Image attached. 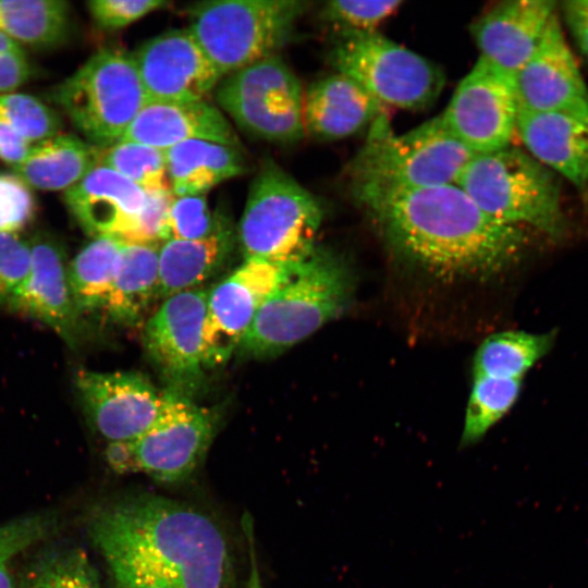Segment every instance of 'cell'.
<instances>
[{
	"label": "cell",
	"mask_w": 588,
	"mask_h": 588,
	"mask_svg": "<svg viewBox=\"0 0 588 588\" xmlns=\"http://www.w3.org/2000/svg\"><path fill=\"white\" fill-rule=\"evenodd\" d=\"M354 197L393 253L443 281L498 275L529 243L524 228L495 221L455 183Z\"/></svg>",
	"instance_id": "1"
},
{
	"label": "cell",
	"mask_w": 588,
	"mask_h": 588,
	"mask_svg": "<svg viewBox=\"0 0 588 588\" xmlns=\"http://www.w3.org/2000/svg\"><path fill=\"white\" fill-rule=\"evenodd\" d=\"M87 534L98 551L140 562L177 588H233L223 530L182 502L149 493L108 501L90 512Z\"/></svg>",
	"instance_id": "2"
},
{
	"label": "cell",
	"mask_w": 588,
	"mask_h": 588,
	"mask_svg": "<svg viewBox=\"0 0 588 588\" xmlns=\"http://www.w3.org/2000/svg\"><path fill=\"white\" fill-rule=\"evenodd\" d=\"M353 291L346 264L315 246L286 265L282 280L260 307L238 348L254 357L280 354L342 314Z\"/></svg>",
	"instance_id": "3"
},
{
	"label": "cell",
	"mask_w": 588,
	"mask_h": 588,
	"mask_svg": "<svg viewBox=\"0 0 588 588\" xmlns=\"http://www.w3.org/2000/svg\"><path fill=\"white\" fill-rule=\"evenodd\" d=\"M473 154L440 115L394 134L384 114L350 166L353 195L416 189L455 183Z\"/></svg>",
	"instance_id": "4"
},
{
	"label": "cell",
	"mask_w": 588,
	"mask_h": 588,
	"mask_svg": "<svg viewBox=\"0 0 588 588\" xmlns=\"http://www.w3.org/2000/svg\"><path fill=\"white\" fill-rule=\"evenodd\" d=\"M455 184L495 221L532 228L554 241L566 234L555 175L516 147L474 155Z\"/></svg>",
	"instance_id": "5"
},
{
	"label": "cell",
	"mask_w": 588,
	"mask_h": 588,
	"mask_svg": "<svg viewBox=\"0 0 588 588\" xmlns=\"http://www.w3.org/2000/svg\"><path fill=\"white\" fill-rule=\"evenodd\" d=\"M305 10L298 0L205 1L189 8L188 30L223 77L278 54Z\"/></svg>",
	"instance_id": "6"
},
{
	"label": "cell",
	"mask_w": 588,
	"mask_h": 588,
	"mask_svg": "<svg viewBox=\"0 0 588 588\" xmlns=\"http://www.w3.org/2000/svg\"><path fill=\"white\" fill-rule=\"evenodd\" d=\"M49 98L99 148L120 142L147 102L132 54L113 49L93 54Z\"/></svg>",
	"instance_id": "7"
},
{
	"label": "cell",
	"mask_w": 588,
	"mask_h": 588,
	"mask_svg": "<svg viewBox=\"0 0 588 588\" xmlns=\"http://www.w3.org/2000/svg\"><path fill=\"white\" fill-rule=\"evenodd\" d=\"M322 212L315 197L272 162L262 167L248 193L238 225L245 259L287 265L315 247Z\"/></svg>",
	"instance_id": "8"
},
{
	"label": "cell",
	"mask_w": 588,
	"mask_h": 588,
	"mask_svg": "<svg viewBox=\"0 0 588 588\" xmlns=\"http://www.w3.org/2000/svg\"><path fill=\"white\" fill-rule=\"evenodd\" d=\"M331 63L381 105L400 109L427 108L444 85L436 64L375 30H344L331 51Z\"/></svg>",
	"instance_id": "9"
},
{
	"label": "cell",
	"mask_w": 588,
	"mask_h": 588,
	"mask_svg": "<svg viewBox=\"0 0 588 588\" xmlns=\"http://www.w3.org/2000/svg\"><path fill=\"white\" fill-rule=\"evenodd\" d=\"M303 97L298 78L278 54L229 74L216 93L219 106L242 130L278 144L305 135Z\"/></svg>",
	"instance_id": "10"
},
{
	"label": "cell",
	"mask_w": 588,
	"mask_h": 588,
	"mask_svg": "<svg viewBox=\"0 0 588 588\" xmlns=\"http://www.w3.org/2000/svg\"><path fill=\"white\" fill-rule=\"evenodd\" d=\"M160 412L136 440L139 473L162 483L187 479L203 461L218 428V412L166 389Z\"/></svg>",
	"instance_id": "11"
},
{
	"label": "cell",
	"mask_w": 588,
	"mask_h": 588,
	"mask_svg": "<svg viewBox=\"0 0 588 588\" xmlns=\"http://www.w3.org/2000/svg\"><path fill=\"white\" fill-rule=\"evenodd\" d=\"M517 112L514 76L479 57L441 117L449 131L477 155L511 145Z\"/></svg>",
	"instance_id": "12"
},
{
	"label": "cell",
	"mask_w": 588,
	"mask_h": 588,
	"mask_svg": "<svg viewBox=\"0 0 588 588\" xmlns=\"http://www.w3.org/2000/svg\"><path fill=\"white\" fill-rule=\"evenodd\" d=\"M208 291L193 289L163 299L149 318L144 344L167 389L192 397L203 379V329Z\"/></svg>",
	"instance_id": "13"
},
{
	"label": "cell",
	"mask_w": 588,
	"mask_h": 588,
	"mask_svg": "<svg viewBox=\"0 0 588 588\" xmlns=\"http://www.w3.org/2000/svg\"><path fill=\"white\" fill-rule=\"evenodd\" d=\"M285 269L286 265L245 259L208 291L203 329L205 368L223 365L240 347Z\"/></svg>",
	"instance_id": "14"
},
{
	"label": "cell",
	"mask_w": 588,
	"mask_h": 588,
	"mask_svg": "<svg viewBox=\"0 0 588 588\" xmlns=\"http://www.w3.org/2000/svg\"><path fill=\"white\" fill-rule=\"evenodd\" d=\"M74 383L89 424L108 442L136 440L162 405L163 392L136 371L79 369Z\"/></svg>",
	"instance_id": "15"
},
{
	"label": "cell",
	"mask_w": 588,
	"mask_h": 588,
	"mask_svg": "<svg viewBox=\"0 0 588 588\" xmlns=\"http://www.w3.org/2000/svg\"><path fill=\"white\" fill-rule=\"evenodd\" d=\"M132 57L147 102L205 100L222 78L188 28L157 35Z\"/></svg>",
	"instance_id": "16"
},
{
	"label": "cell",
	"mask_w": 588,
	"mask_h": 588,
	"mask_svg": "<svg viewBox=\"0 0 588 588\" xmlns=\"http://www.w3.org/2000/svg\"><path fill=\"white\" fill-rule=\"evenodd\" d=\"M29 244L30 270L8 309L42 322L76 348L86 326L70 287L65 249L57 237L45 232L29 238Z\"/></svg>",
	"instance_id": "17"
},
{
	"label": "cell",
	"mask_w": 588,
	"mask_h": 588,
	"mask_svg": "<svg viewBox=\"0 0 588 588\" xmlns=\"http://www.w3.org/2000/svg\"><path fill=\"white\" fill-rule=\"evenodd\" d=\"M518 109L563 111L588 119V89L555 14L539 45L515 73Z\"/></svg>",
	"instance_id": "18"
},
{
	"label": "cell",
	"mask_w": 588,
	"mask_h": 588,
	"mask_svg": "<svg viewBox=\"0 0 588 588\" xmlns=\"http://www.w3.org/2000/svg\"><path fill=\"white\" fill-rule=\"evenodd\" d=\"M78 225L93 237L114 236L134 242L146 204V193L133 182L98 164L63 194Z\"/></svg>",
	"instance_id": "19"
},
{
	"label": "cell",
	"mask_w": 588,
	"mask_h": 588,
	"mask_svg": "<svg viewBox=\"0 0 588 588\" xmlns=\"http://www.w3.org/2000/svg\"><path fill=\"white\" fill-rule=\"evenodd\" d=\"M555 8L550 0H511L490 9L471 26L480 57L514 76L539 45Z\"/></svg>",
	"instance_id": "20"
},
{
	"label": "cell",
	"mask_w": 588,
	"mask_h": 588,
	"mask_svg": "<svg viewBox=\"0 0 588 588\" xmlns=\"http://www.w3.org/2000/svg\"><path fill=\"white\" fill-rule=\"evenodd\" d=\"M193 139L233 147L238 145V137L228 119L206 100L148 101L120 142H133L167 150Z\"/></svg>",
	"instance_id": "21"
},
{
	"label": "cell",
	"mask_w": 588,
	"mask_h": 588,
	"mask_svg": "<svg viewBox=\"0 0 588 588\" xmlns=\"http://www.w3.org/2000/svg\"><path fill=\"white\" fill-rule=\"evenodd\" d=\"M516 132L532 158L586 192L588 119L563 111L518 109Z\"/></svg>",
	"instance_id": "22"
},
{
	"label": "cell",
	"mask_w": 588,
	"mask_h": 588,
	"mask_svg": "<svg viewBox=\"0 0 588 588\" xmlns=\"http://www.w3.org/2000/svg\"><path fill=\"white\" fill-rule=\"evenodd\" d=\"M383 107L355 81L334 73L304 94L305 133L318 139H342L371 126L383 115Z\"/></svg>",
	"instance_id": "23"
},
{
	"label": "cell",
	"mask_w": 588,
	"mask_h": 588,
	"mask_svg": "<svg viewBox=\"0 0 588 588\" xmlns=\"http://www.w3.org/2000/svg\"><path fill=\"white\" fill-rule=\"evenodd\" d=\"M101 149L72 134H57L33 145L26 159L13 168L29 187L66 191L100 163Z\"/></svg>",
	"instance_id": "24"
},
{
	"label": "cell",
	"mask_w": 588,
	"mask_h": 588,
	"mask_svg": "<svg viewBox=\"0 0 588 588\" xmlns=\"http://www.w3.org/2000/svg\"><path fill=\"white\" fill-rule=\"evenodd\" d=\"M159 243L125 242L103 308L113 322L137 324L159 297Z\"/></svg>",
	"instance_id": "25"
},
{
	"label": "cell",
	"mask_w": 588,
	"mask_h": 588,
	"mask_svg": "<svg viewBox=\"0 0 588 588\" xmlns=\"http://www.w3.org/2000/svg\"><path fill=\"white\" fill-rule=\"evenodd\" d=\"M170 189L174 196L205 195L243 172L236 147L193 139L164 150Z\"/></svg>",
	"instance_id": "26"
},
{
	"label": "cell",
	"mask_w": 588,
	"mask_h": 588,
	"mask_svg": "<svg viewBox=\"0 0 588 588\" xmlns=\"http://www.w3.org/2000/svg\"><path fill=\"white\" fill-rule=\"evenodd\" d=\"M228 228L200 240H168L159 247V297L196 289L222 265L231 249Z\"/></svg>",
	"instance_id": "27"
},
{
	"label": "cell",
	"mask_w": 588,
	"mask_h": 588,
	"mask_svg": "<svg viewBox=\"0 0 588 588\" xmlns=\"http://www.w3.org/2000/svg\"><path fill=\"white\" fill-rule=\"evenodd\" d=\"M124 241L114 236H97L69 261L70 287L79 314L103 311L108 301Z\"/></svg>",
	"instance_id": "28"
},
{
	"label": "cell",
	"mask_w": 588,
	"mask_h": 588,
	"mask_svg": "<svg viewBox=\"0 0 588 588\" xmlns=\"http://www.w3.org/2000/svg\"><path fill=\"white\" fill-rule=\"evenodd\" d=\"M70 4L63 0H0V32L20 46L48 49L66 41Z\"/></svg>",
	"instance_id": "29"
},
{
	"label": "cell",
	"mask_w": 588,
	"mask_h": 588,
	"mask_svg": "<svg viewBox=\"0 0 588 588\" xmlns=\"http://www.w3.org/2000/svg\"><path fill=\"white\" fill-rule=\"evenodd\" d=\"M555 332L502 331L488 336L473 360V377L523 379L551 350Z\"/></svg>",
	"instance_id": "30"
},
{
	"label": "cell",
	"mask_w": 588,
	"mask_h": 588,
	"mask_svg": "<svg viewBox=\"0 0 588 588\" xmlns=\"http://www.w3.org/2000/svg\"><path fill=\"white\" fill-rule=\"evenodd\" d=\"M16 584V588H102L86 551L70 543H53L37 552Z\"/></svg>",
	"instance_id": "31"
},
{
	"label": "cell",
	"mask_w": 588,
	"mask_h": 588,
	"mask_svg": "<svg viewBox=\"0 0 588 588\" xmlns=\"http://www.w3.org/2000/svg\"><path fill=\"white\" fill-rule=\"evenodd\" d=\"M520 389L522 379L473 377L461 446H469L481 440L512 408Z\"/></svg>",
	"instance_id": "32"
},
{
	"label": "cell",
	"mask_w": 588,
	"mask_h": 588,
	"mask_svg": "<svg viewBox=\"0 0 588 588\" xmlns=\"http://www.w3.org/2000/svg\"><path fill=\"white\" fill-rule=\"evenodd\" d=\"M100 164L120 173L145 193L170 188L164 150L118 142L101 150Z\"/></svg>",
	"instance_id": "33"
},
{
	"label": "cell",
	"mask_w": 588,
	"mask_h": 588,
	"mask_svg": "<svg viewBox=\"0 0 588 588\" xmlns=\"http://www.w3.org/2000/svg\"><path fill=\"white\" fill-rule=\"evenodd\" d=\"M51 512L23 515L0 524V588H16L13 564L28 549L49 539L59 528Z\"/></svg>",
	"instance_id": "34"
},
{
	"label": "cell",
	"mask_w": 588,
	"mask_h": 588,
	"mask_svg": "<svg viewBox=\"0 0 588 588\" xmlns=\"http://www.w3.org/2000/svg\"><path fill=\"white\" fill-rule=\"evenodd\" d=\"M0 122L33 145L56 136L61 126L54 110L34 96L16 93L0 95Z\"/></svg>",
	"instance_id": "35"
},
{
	"label": "cell",
	"mask_w": 588,
	"mask_h": 588,
	"mask_svg": "<svg viewBox=\"0 0 588 588\" xmlns=\"http://www.w3.org/2000/svg\"><path fill=\"white\" fill-rule=\"evenodd\" d=\"M225 228L226 224L210 210L205 195L174 196L161 240H200Z\"/></svg>",
	"instance_id": "36"
},
{
	"label": "cell",
	"mask_w": 588,
	"mask_h": 588,
	"mask_svg": "<svg viewBox=\"0 0 588 588\" xmlns=\"http://www.w3.org/2000/svg\"><path fill=\"white\" fill-rule=\"evenodd\" d=\"M402 4L399 0H345L330 1L323 16L350 32H373L375 27L394 13Z\"/></svg>",
	"instance_id": "37"
},
{
	"label": "cell",
	"mask_w": 588,
	"mask_h": 588,
	"mask_svg": "<svg viewBox=\"0 0 588 588\" xmlns=\"http://www.w3.org/2000/svg\"><path fill=\"white\" fill-rule=\"evenodd\" d=\"M30 265L29 240L19 233H0V307L8 308L25 282Z\"/></svg>",
	"instance_id": "38"
},
{
	"label": "cell",
	"mask_w": 588,
	"mask_h": 588,
	"mask_svg": "<svg viewBox=\"0 0 588 588\" xmlns=\"http://www.w3.org/2000/svg\"><path fill=\"white\" fill-rule=\"evenodd\" d=\"M36 199L15 173L0 171V233H19L35 217Z\"/></svg>",
	"instance_id": "39"
},
{
	"label": "cell",
	"mask_w": 588,
	"mask_h": 588,
	"mask_svg": "<svg viewBox=\"0 0 588 588\" xmlns=\"http://www.w3.org/2000/svg\"><path fill=\"white\" fill-rule=\"evenodd\" d=\"M168 4L163 0H91L88 12L95 23L106 29L125 27Z\"/></svg>",
	"instance_id": "40"
},
{
	"label": "cell",
	"mask_w": 588,
	"mask_h": 588,
	"mask_svg": "<svg viewBox=\"0 0 588 588\" xmlns=\"http://www.w3.org/2000/svg\"><path fill=\"white\" fill-rule=\"evenodd\" d=\"M113 588H177L150 567L120 553L101 550Z\"/></svg>",
	"instance_id": "41"
},
{
	"label": "cell",
	"mask_w": 588,
	"mask_h": 588,
	"mask_svg": "<svg viewBox=\"0 0 588 588\" xmlns=\"http://www.w3.org/2000/svg\"><path fill=\"white\" fill-rule=\"evenodd\" d=\"M173 197L170 188L146 193V204L134 242L159 243L162 241V230Z\"/></svg>",
	"instance_id": "42"
},
{
	"label": "cell",
	"mask_w": 588,
	"mask_h": 588,
	"mask_svg": "<svg viewBox=\"0 0 588 588\" xmlns=\"http://www.w3.org/2000/svg\"><path fill=\"white\" fill-rule=\"evenodd\" d=\"M32 65L24 50L0 54V93L12 91L23 85L32 75Z\"/></svg>",
	"instance_id": "43"
},
{
	"label": "cell",
	"mask_w": 588,
	"mask_h": 588,
	"mask_svg": "<svg viewBox=\"0 0 588 588\" xmlns=\"http://www.w3.org/2000/svg\"><path fill=\"white\" fill-rule=\"evenodd\" d=\"M562 11L578 47L588 58V0L565 1Z\"/></svg>",
	"instance_id": "44"
},
{
	"label": "cell",
	"mask_w": 588,
	"mask_h": 588,
	"mask_svg": "<svg viewBox=\"0 0 588 588\" xmlns=\"http://www.w3.org/2000/svg\"><path fill=\"white\" fill-rule=\"evenodd\" d=\"M32 147L33 144L11 126L0 122V160L15 168L26 159Z\"/></svg>",
	"instance_id": "45"
},
{
	"label": "cell",
	"mask_w": 588,
	"mask_h": 588,
	"mask_svg": "<svg viewBox=\"0 0 588 588\" xmlns=\"http://www.w3.org/2000/svg\"><path fill=\"white\" fill-rule=\"evenodd\" d=\"M105 457L110 468L117 474L139 473L134 440L108 442Z\"/></svg>",
	"instance_id": "46"
},
{
	"label": "cell",
	"mask_w": 588,
	"mask_h": 588,
	"mask_svg": "<svg viewBox=\"0 0 588 588\" xmlns=\"http://www.w3.org/2000/svg\"><path fill=\"white\" fill-rule=\"evenodd\" d=\"M243 531L247 541L248 549V577L246 580L245 588H264L256 553L255 538H254V527L252 523V517L246 513L243 515L242 520Z\"/></svg>",
	"instance_id": "47"
},
{
	"label": "cell",
	"mask_w": 588,
	"mask_h": 588,
	"mask_svg": "<svg viewBox=\"0 0 588 588\" xmlns=\"http://www.w3.org/2000/svg\"><path fill=\"white\" fill-rule=\"evenodd\" d=\"M22 47L4 33L0 32V54L9 51L20 50Z\"/></svg>",
	"instance_id": "48"
},
{
	"label": "cell",
	"mask_w": 588,
	"mask_h": 588,
	"mask_svg": "<svg viewBox=\"0 0 588 588\" xmlns=\"http://www.w3.org/2000/svg\"><path fill=\"white\" fill-rule=\"evenodd\" d=\"M585 193H588V186H587V189H586V192H585Z\"/></svg>",
	"instance_id": "49"
}]
</instances>
